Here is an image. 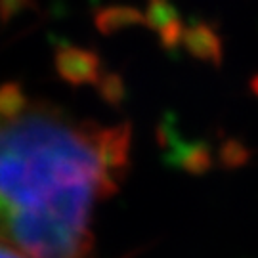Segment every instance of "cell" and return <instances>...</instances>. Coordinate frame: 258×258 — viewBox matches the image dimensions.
Wrapping results in <instances>:
<instances>
[{"label":"cell","instance_id":"cell-4","mask_svg":"<svg viewBox=\"0 0 258 258\" xmlns=\"http://www.w3.org/2000/svg\"><path fill=\"white\" fill-rule=\"evenodd\" d=\"M35 0H0V23L6 25L12 19H16L21 12L35 10Z\"/></svg>","mask_w":258,"mask_h":258},{"label":"cell","instance_id":"cell-1","mask_svg":"<svg viewBox=\"0 0 258 258\" xmlns=\"http://www.w3.org/2000/svg\"><path fill=\"white\" fill-rule=\"evenodd\" d=\"M128 128L48 102L0 120V241L29 258H94V205L124 170Z\"/></svg>","mask_w":258,"mask_h":258},{"label":"cell","instance_id":"cell-3","mask_svg":"<svg viewBox=\"0 0 258 258\" xmlns=\"http://www.w3.org/2000/svg\"><path fill=\"white\" fill-rule=\"evenodd\" d=\"M31 100L23 90V86L16 81L0 84V120H12L25 113Z\"/></svg>","mask_w":258,"mask_h":258},{"label":"cell","instance_id":"cell-5","mask_svg":"<svg viewBox=\"0 0 258 258\" xmlns=\"http://www.w3.org/2000/svg\"><path fill=\"white\" fill-rule=\"evenodd\" d=\"M0 258H29L25 256L21 250H18L16 247H12L8 243L0 241Z\"/></svg>","mask_w":258,"mask_h":258},{"label":"cell","instance_id":"cell-2","mask_svg":"<svg viewBox=\"0 0 258 258\" xmlns=\"http://www.w3.org/2000/svg\"><path fill=\"white\" fill-rule=\"evenodd\" d=\"M98 67V59L92 52L79 48H61L55 52V69L67 83L83 84L92 81Z\"/></svg>","mask_w":258,"mask_h":258}]
</instances>
